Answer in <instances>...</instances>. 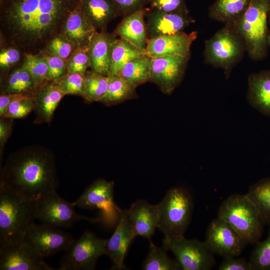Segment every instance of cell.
I'll list each match as a JSON object with an SVG mask.
<instances>
[{
  "mask_svg": "<svg viewBox=\"0 0 270 270\" xmlns=\"http://www.w3.org/2000/svg\"><path fill=\"white\" fill-rule=\"evenodd\" d=\"M81 0H0V40L24 54L44 52L61 34L64 21Z\"/></svg>",
  "mask_w": 270,
  "mask_h": 270,
  "instance_id": "obj_1",
  "label": "cell"
},
{
  "mask_svg": "<svg viewBox=\"0 0 270 270\" xmlns=\"http://www.w3.org/2000/svg\"><path fill=\"white\" fill-rule=\"evenodd\" d=\"M0 183L32 202L56 190L59 182L54 154L40 146L14 152L2 168Z\"/></svg>",
  "mask_w": 270,
  "mask_h": 270,
  "instance_id": "obj_2",
  "label": "cell"
},
{
  "mask_svg": "<svg viewBox=\"0 0 270 270\" xmlns=\"http://www.w3.org/2000/svg\"><path fill=\"white\" fill-rule=\"evenodd\" d=\"M35 220L34 202L0 183V246L23 240Z\"/></svg>",
  "mask_w": 270,
  "mask_h": 270,
  "instance_id": "obj_3",
  "label": "cell"
},
{
  "mask_svg": "<svg viewBox=\"0 0 270 270\" xmlns=\"http://www.w3.org/2000/svg\"><path fill=\"white\" fill-rule=\"evenodd\" d=\"M194 199L188 190L182 187L170 188L157 204L158 226L164 239L182 236L190 222Z\"/></svg>",
  "mask_w": 270,
  "mask_h": 270,
  "instance_id": "obj_4",
  "label": "cell"
},
{
  "mask_svg": "<svg viewBox=\"0 0 270 270\" xmlns=\"http://www.w3.org/2000/svg\"><path fill=\"white\" fill-rule=\"evenodd\" d=\"M270 8V0H250L244 14L232 26L244 40L249 56L254 60L267 56Z\"/></svg>",
  "mask_w": 270,
  "mask_h": 270,
  "instance_id": "obj_5",
  "label": "cell"
},
{
  "mask_svg": "<svg viewBox=\"0 0 270 270\" xmlns=\"http://www.w3.org/2000/svg\"><path fill=\"white\" fill-rule=\"evenodd\" d=\"M218 217L228 223L247 244H256L264 224L246 194H234L224 200L218 210Z\"/></svg>",
  "mask_w": 270,
  "mask_h": 270,
  "instance_id": "obj_6",
  "label": "cell"
},
{
  "mask_svg": "<svg viewBox=\"0 0 270 270\" xmlns=\"http://www.w3.org/2000/svg\"><path fill=\"white\" fill-rule=\"evenodd\" d=\"M205 62L224 70L226 78L242 58L246 46L244 40L232 26L225 25L205 42Z\"/></svg>",
  "mask_w": 270,
  "mask_h": 270,
  "instance_id": "obj_7",
  "label": "cell"
},
{
  "mask_svg": "<svg viewBox=\"0 0 270 270\" xmlns=\"http://www.w3.org/2000/svg\"><path fill=\"white\" fill-rule=\"evenodd\" d=\"M107 239L86 230L70 244L59 262L58 270H93L98 259L106 255Z\"/></svg>",
  "mask_w": 270,
  "mask_h": 270,
  "instance_id": "obj_8",
  "label": "cell"
},
{
  "mask_svg": "<svg viewBox=\"0 0 270 270\" xmlns=\"http://www.w3.org/2000/svg\"><path fill=\"white\" fill-rule=\"evenodd\" d=\"M34 206L36 220L59 228H70L81 220L96 222L101 220L78 214L72 202L62 198L56 190L46 192L34 201Z\"/></svg>",
  "mask_w": 270,
  "mask_h": 270,
  "instance_id": "obj_9",
  "label": "cell"
},
{
  "mask_svg": "<svg viewBox=\"0 0 270 270\" xmlns=\"http://www.w3.org/2000/svg\"><path fill=\"white\" fill-rule=\"evenodd\" d=\"M162 244L174 255L180 270H210L215 264L214 254L205 242L182 236L172 240L164 238Z\"/></svg>",
  "mask_w": 270,
  "mask_h": 270,
  "instance_id": "obj_10",
  "label": "cell"
},
{
  "mask_svg": "<svg viewBox=\"0 0 270 270\" xmlns=\"http://www.w3.org/2000/svg\"><path fill=\"white\" fill-rule=\"evenodd\" d=\"M74 240L70 234L60 228L34 222L28 228L23 240L44 258L66 250Z\"/></svg>",
  "mask_w": 270,
  "mask_h": 270,
  "instance_id": "obj_11",
  "label": "cell"
},
{
  "mask_svg": "<svg viewBox=\"0 0 270 270\" xmlns=\"http://www.w3.org/2000/svg\"><path fill=\"white\" fill-rule=\"evenodd\" d=\"M204 242L214 254L224 258L238 256L247 244L228 223L218 216L208 224Z\"/></svg>",
  "mask_w": 270,
  "mask_h": 270,
  "instance_id": "obj_12",
  "label": "cell"
},
{
  "mask_svg": "<svg viewBox=\"0 0 270 270\" xmlns=\"http://www.w3.org/2000/svg\"><path fill=\"white\" fill-rule=\"evenodd\" d=\"M190 56L152 58L149 81L156 84L164 94H171L184 76Z\"/></svg>",
  "mask_w": 270,
  "mask_h": 270,
  "instance_id": "obj_13",
  "label": "cell"
},
{
  "mask_svg": "<svg viewBox=\"0 0 270 270\" xmlns=\"http://www.w3.org/2000/svg\"><path fill=\"white\" fill-rule=\"evenodd\" d=\"M0 270H54L26 242L0 246Z\"/></svg>",
  "mask_w": 270,
  "mask_h": 270,
  "instance_id": "obj_14",
  "label": "cell"
},
{
  "mask_svg": "<svg viewBox=\"0 0 270 270\" xmlns=\"http://www.w3.org/2000/svg\"><path fill=\"white\" fill-rule=\"evenodd\" d=\"M114 182L98 178L90 184L72 204L80 208L100 209L106 218H110L119 208L114 202Z\"/></svg>",
  "mask_w": 270,
  "mask_h": 270,
  "instance_id": "obj_15",
  "label": "cell"
},
{
  "mask_svg": "<svg viewBox=\"0 0 270 270\" xmlns=\"http://www.w3.org/2000/svg\"><path fill=\"white\" fill-rule=\"evenodd\" d=\"M119 220L116 228L108 240L106 255L112 263L111 270L125 269L124 261L136 235L128 219L127 210L118 209Z\"/></svg>",
  "mask_w": 270,
  "mask_h": 270,
  "instance_id": "obj_16",
  "label": "cell"
},
{
  "mask_svg": "<svg viewBox=\"0 0 270 270\" xmlns=\"http://www.w3.org/2000/svg\"><path fill=\"white\" fill-rule=\"evenodd\" d=\"M197 36L196 31L189 34L182 32L150 38L145 49L146 54L151 58L190 55L191 46Z\"/></svg>",
  "mask_w": 270,
  "mask_h": 270,
  "instance_id": "obj_17",
  "label": "cell"
},
{
  "mask_svg": "<svg viewBox=\"0 0 270 270\" xmlns=\"http://www.w3.org/2000/svg\"><path fill=\"white\" fill-rule=\"evenodd\" d=\"M148 34L150 38L183 32L194 20L188 14L165 12L150 10L146 12Z\"/></svg>",
  "mask_w": 270,
  "mask_h": 270,
  "instance_id": "obj_18",
  "label": "cell"
},
{
  "mask_svg": "<svg viewBox=\"0 0 270 270\" xmlns=\"http://www.w3.org/2000/svg\"><path fill=\"white\" fill-rule=\"evenodd\" d=\"M96 32L97 30L85 14L80 3L66 18L60 36L77 48L88 46Z\"/></svg>",
  "mask_w": 270,
  "mask_h": 270,
  "instance_id": "obj_19",
  "label": "cell"
},
{
  "mask_svg": "<svg viewBox=\"0 0 270 270\" xmlns=\"http://www.w3.org/2000/svg\"><path fill=\"white\" fill-rule=\"evenodd\" d=\"M128 219L136 236L151 240L158 226L157 204L138 200L127 210Z\"/></svg>",
  "mask_w": 270,
  "mask_h": 270,
  "instance_id": "obj_20",
  "label": "cell"
},
{
  "mask_svg": "<svg viewBox=\"0 0 270 270\" xmlns=\"http://www.w3.org/2000/svg\"><path fill=\"white\" fill-rule=\"evenodd\" d=\"M116 40L114 35L105 31L96 32L88 46L92 70L106 76L110 75L112 48Z\"/></svg>",
  "mask_w": 270,
  "mask_h": 270,
  "instance_id": "obj_21",
  "label": "cell"
},
{
  "mask_svg": "<svg viewBox=\"0 0 270 270\" xmlns=\"http://www.w3.org/2000/svg\"><path fill=\"white\" fill-rule=\"evenodd\" d=\"M146 12L144 8L126 16L114 32L115 34L120 38L128 42L144 52L148 40L144 20Z\"/></svg>",
  "mask_w": 270,
  "mask_h": 270,
  "instance_id": "obj_22",
  "label": "cell"
},
{
  "mask_svg": "<svg viewBox=\"0 0 270 270\" xmlns=\"http://www.w3.org/2000/svg\"><path fill=\"white\" fill-rule=\"evenodd\" d=\"M248 81V104L262 114L270 116V70L250 74Z\"/></svg>",
  "mask_w": 270,
  "mask_h": 270,
  "instance_id": "obj_23",
  "label": "cell"
},
{
  "mask_svg": "<svg viewBox=\"0 0 270 270\" xmlns=\"http://www.w3.org/2000/svg\"><path fill=\"white\" fill-rule=\"evenodd\" d=\"M65 95L56 80L49 81L41 87L35 96V122H50L56 108Z\"/></svg>",
  "mask_w": 270,
  "mask_h": 270,
  "instance_id": "obj_24",
  "label": "cell"
},
{
  "mask_svg": "<svg viewBox=\"0 0 270 270\" xmlns=\"http://www.w3.org/2000/svg\"><path fill=\"white\" fill-rule=\"evenodd\" d=\"M82 9L98 32H103L118 14L112 0H81Z\"/></svg>",
  "mask_w": 270,
  "mask_h": 270,
  "instance_id": "obj_25",
  "label": "cell"
},
{
  "mask_svg": "<svg viewBox=\"0 0 270 270\" xmlns=\"http://www.w3.org/2000/svg\"><path fill=\"white\" fill-rule=\"evenodd\" d=\"M250 0H216L209 8L212 19L234 26L246 12Z\"/></svg>",
  "mask_w": 270,
  "mask_h": 270,
  "instance_id": "obj_26",
  "label": "cell"
},
{
  "mask_svg": "<svg viewBox=\"0 0 270 270\" xmlns=\"http://www.w3.org/2000/svg\"><path fill=\"white\" fill-rule=\"evenodd\" d=\"M38 90L30 74L22 66L13 70L2 83L0 94L35 96Z\"/></svg>",
  "mask_w": 270,
  "mask_h": 270,
  "instance_id": "obj_27",
  "label": "cell"
},
{
  "mask_svg": "<svg viewBox=\"0 0 270 270\" xmlns=\"http://www.w3.org/2000/svg\"><path fill=\"white\" fill-rule=\"evenodd\" d=\"M151 60L146 54L136 57L126 63L116 75L136 88L149 81Z\"/></svg>",
  "mask_w": 270,
  "mask_h": 270,
  "instance_id": "obj_28",
  "label": "cell"
},
{
  "mask_svg": "<svg viewBox=\"0 0 270 270\" xmlns=\"http://www.w3.org/2000/svg\"><path fill=\"white\" fill-rule=\"evenodd\" d=\"M246 194L257 210L264 225L270 228V177L252 185Z\"/></svg>",
  "mask_w": 270,
  "mask_h": 270,
  "instance_id": "obj_29",
  "label": "cell"
},
{
  "mask_svg": "<svg viewBox=\"0 0 270 270\" xmlns=\"http://www.w3.org/2000/svg\"><path fill=\"white\" fill-rule=\"evenodd\" d=\"M108 77V90L100 102L111 106L136 97V88L127 80L118 75H110Z\"/></svg>",
  "mask_w": 270,
  "mask_h": 270,
  "instance_id": "obj_30",
  "label": "cell"
},
{
  "mask_svg": "<svg viewBox=\"0 0 270 270\" xmlns=\"http://www.w3.org/2000/svg\"><path fill=\"white\" fill-rule=\"evenodd\" d=\"M149 250L142 265L144 270H179L180 266L175 259L170 258L168 250L163 246H158L149 240Z\"/></svg>",
  "mask_w": 270,
  "mask_h": 270,
  "instance_id": "obj_31",
  "label": "cell"
},
{
  "mask_svg": "<svg viewBox=\"0 0 270 270\" xmlns=\"http://www.w3.org/2000/svg\"><path fill=\"white\" fill-rule=\"evenodd\" d=\"M145 54L128 42L120 38H116L112 48L110 75H116L128 62Z\"/></svg>",
  "mask_w": 270,
  "mask_h": 270,
  "instance_id": "obj_32",
  "label": "cell"
},
{
  "mask_svg": "<svg viewBox=\"0 0 270 270\" xmlns=\"http://www.w3.org/2000/svg\"><path fill=\"white\" fill-rule=\"evenodd\" d=\"M108 77L92 70L85 74L84 93L82 97L88 102H98L104 96L108 88Z\"/></svg>",
  "mask_w": 270,
  "mask_h": 270,
  "instance_id": "obj_33",
  "label": "cell"
},
{
  "mask_svg": "<svg viewBox=\"0 0 270 270\" xmlns=\"http://www.w3.org/2000/svg\"><path fill=\"white\" fill-rule=\"evenodd\" d=\"M24 56L22 66L30 74L40 89L49 82L47 78L48 69L46 60L42 54Z\"/></svg>",
  "mask_w": 270,
  "mask_h": 270,
  "instance_id": "obj_34",
  "label": "cell"
},
{
  "mask_svg": "<svg viewBox=\"0 0 270 270\" xmlns=\"http://www.w3.org/2000/svg\"><path fill=\"white\" fill-rule=\"evenodd\" d=\"M56 80L66 95L73 94L84 96L85 74L78 72H66Z\"/></svg>",
  "mask_w": 270,
  "mask_h": 270,
  "instance_id": "obj_35",
  "label": "cell"
},
{
  "mask_svg": "<svg viewBox=\"0 0 270 270\" xmlns=\"http://www.w3.org/2000/svg\"><path fill=\"white\" fill-rule=\"evenodd\" d=\"M249 261L253 270H270V232L264 241L256 244Z\"/></svg>",
  "mask_w": 270,
  "mask_h": 270,
  "instance_id": "obj_36",
  "label": "cell"
},
{
  "mask_svg": "<svg viewBox=\"0 0 270 270\" xmlns=\"http://www.w3.org/2000/svg\"><path fill=\"white\" fill-rule=\"evenodd\" d=\"M34 100L35 96L25 95L14 100L0 118L14 119L26 116L34 110Z\"/></svg>",
  "mask_w": 270,
  "mask_h": 270,
  "instance_id": "obj_37",
  "label": "cell"
},
{
  "mask_svg": "<svg viewBox=\"0 0 270 270\" xmlns=\"http://www.w3.org/2000/svg\"><path fill=\"white\" fill-rule=\"evenodd\" d=\"M90 66L88 46L77 48L66 62V72H78L85 74Z\"/></svg>",
  "mask_w": 270,
  "mask_h": 270,
  "instance_id": "obj_38",
  "label": "cell"
},
{
  "mask_svg": "<svg viewBox=\"0 0 270 270\" xmlns=\"http://www.w3.org/2000/svg\"><path fill=\"white\" fill-rule=\"evenodd\" d=\"M76 48L72 42L60 35L50 41L44 52L68 60Z\"/></svg>",
  "mask_w": 270,
  "mask_h": 270,
  "instance_id": "obj_39",
  "label": "cell"
},
{
  "mask_svg": "<svg viewBox=\"0 0 270 270\" xmlns=\"http://www.w3.org/2000/svg\"><path fill=\"white\" fill-rule=\"evenodd\" d=\"M42 54L48 66L47 78L49 81L57 80L66 73L67 60L46 52H44Z\"/></svg>",
  "mask_w": 270,
  "mask_h": 270,
  "instance_id": "obj_40",
  "label": "cell"
},
{
  "mask_svg": "<svg viewBox=\"0 0 270 270\" xmlns=\"http://www.w3.org/2000/svg\"><path fill=\"white\" fill-rule=\"evenodd\" d=\"M152 10L188 14L184 0H148Z\"/></svg>",
  "mask_w": 270,
  "mask_h": 270,
  "instance_id": "obj_41",
  "label": "cell"
},
{
  "mask_svg": "<svg viewBox=\"0 0 270 270\" xmlns=\"http://www.w3.org/2000/svg\"><path fill=\"white\" fill-rule=\"evenodd\" d=\"M21 52L14 47H4L0 52V67L1 72H6L20 60Z\"/></svg>",
  "mask_w": 270,
  "mask_h": 270,
  "instance_id": "obj_42",
  "label": "cell"
},
{
  "mask_svg": "<svg viewBox=\"0 0 270 270\" xmlns=\"http://www.w3.org/2000/svg\"><path fill=\"white\" fill-rule=\"evenodd\" d=\"M219 270H253L250 261L242 258H224L218 266Z\"/></svg>",
  "mask_w": 270,
  "mask_h": 270,
  "instance_id": "obj_43",
  "label": "cell"
},
{
  "mask_svg": "<svg viewBox=\"0 0 270 270\" xmlns=\"http://www.w3.org/2000/svg\"><path fill=\"white\" fill-rule=\"evenodd\" d=\"M118 13L125 16L144 9L146 0H112Z\"/></svg>",
  "mask_w": 270,
  "mask_h": 270,
  "instance_id": "obj_44",
  "label": "cell"
},
{
  "mask_svg": "<svg viewBox=\"0 0 270 270\" xmlns=\"http://www.w3.org/2000/svg\"><path fill=\"white\" fill-rule=\"evenodd\" d=\"M12 119L0 118V154L4 145L10 136Z\"/></svg>",
  "mask_w": 270,
  "mask_h": 270,
  "instance_id": "obj_45",
  "label": "cell"
},
{
  "mask_svg": "<svg viewBox=\"0 0 270 270\" xmlns=\"http://www.w3.org/2000/svg\"><path fill=\"white\" fill-rule=\"evenodd\" d=\"M25 95L24 94H0V116H1L6 112L12 102Z\"/></svg>",
  "mask_w": 270,
  "mask_h": 270,
  "instance_id": "obj_46",
  "label": "cell"
},
{
  "mask_svg": "<svg viewBox=\"0 0 270 270\" xmlns=\"http://www.w3.org/2000/svg\"><path fill=\"white\" fill-rule=\"evenodd\" d=\"M267 44L270 47V34H268V38H267Z\"/></svg>",
  "mask_w": 270,
  "mask_h": 270,
  "instance_id": "obj_47",
  "label": "cell"
},
{
  "mask_svg": "<svg viewBox=\"0 0 270 270\" xmlns=\"http://www.w3.org/2000/svg\"><path fill=\"white\" fill-rule=\"evenodd\" d=\"M268 23L270 24V8L268 14Z\"/></svg>",
  "mask_w": 270,
  "mask_h": 270,
  "instance_id": "obj_48",
  "label": "cell"
}]
</instances>
